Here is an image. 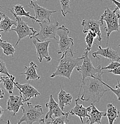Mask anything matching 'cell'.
Returning <instances> with one entry per match:
<instances>
[{
	"mask_svg": "<svg viewBox=\"0 0 120 124\" xmlns=\"http://www.w3.org/2000/svg\"><path fill=\"white\" fill-rule=\"evenodd\" d=\"M0 48L2 49L4 54L6 55L14 56V54L15 53L14 46H13L10 43L6 41H0Z\"/></svg>",
	"mask_w": 120,
	"mask_h": 124,
	"instance_id": "cb8c5ba5",
	"label": "cell"
},
{
	"mask_svg": "<svg viewBox=\"0 0 120 124\" xmlns=\"http://www.w3.org/2000/svg\"><path fill=\"white\" fill-rule=\"evenodd\" d=\"M29 7L34 10L35 11V17L36 20L41 22L43 20H47L49 22H51L50 20V17L54 13H56L59 11L60 10H50L48 9H46L45 8L42 7L38 4L37 2H34L33 1H31L29 4Z\"/></svg>",
	"mask_w": 120,
	"mask_h": 124,
	"instance_id": "9c48e42d",
	"label": "cell"
},
{
	"mask_svg": "<svg viewBox=\"0 0 120 124\" xmlns=\"http://www.w3.org/2000/svg\"><path fill=\"white\" fill-rule=\"evenodd\" d=\"M41 28V30L35 35L29 37L30 39L35 38L38 41H45L47 39H54L58 41L56 38V31L58 28L59 23H51L47 20H43L38 23Z\"/></svg>",
	"mask_w": 120,
	"mask_h": 124,
	"instance_id": "5b68a950",
	"label": "cell"
},
{
	"mask_svg": "<svg viewBox=\"0 0 120 124\" xmlns=\"http://www.w3.org/2000/svg\"><path fill=\"white\" fill-rule=\"evenodd\" d=\"M2 76L0 74V84L2 82Z\"/></svg>",
	"mask_w": 120,
	"mask_h": 124,
	"instance_id": "74e56055",
	"label": "cell"
},
{
	"mask_svg": "<svg viewBox=\"0 0 120 124\" xmlns=\"http://www.w3.org/2000/svg\"><path fill=\"white\" fill-rule=\"evenodd\" d=\"M97 34L95 32H91V31H89L87 32V35L85 37V42L86 43V48L85 49V51H88L89 52L92 48L93 44L94 42V39H97Z\"/></svg>",
	"mask_w": 120,
	"mask_h": 124,
	"instance_id": "d4e9b609",
	"label": "cell"
},
{
	"mask_svg": "<svg viewBox=\"0 0 120 124\" xmlns=\"http://www.w3.org/2000/svg\"><path fill=\"white\" fill-rule=\"evenodd\" d=\"M61 10V11L62 15L64 17L66 16L67 14L70 13V0H60Z\"/></svg>",
	"mask_w": 120,
	"mask_h": 124,
	"instance_id": "4316f807",
	"label": "cell"
},
{
	"mask_svg": "<svg viewBox=\"0 0 120 124\" xmlns=\"http://www.w3.org/2000/svg\"><path fill=\"white\" fill-rule=\"evenodd\" d=\"M9 11L13 15L14 17L16 19L17 26L14 28L10 29V31H14L17 33L18 36L17 41L15 45V47L19 44L20 41L25 37L29 36V37L35 35L36 33H38V31L35 30L33 28L30 27L28 26V23L25 22L24 20H22L20 16H18L14 13L12 9H8Z\"/></svg>",
	"mask_w": 120,
	"mask_h": 124,
	"instance_id": "8992f818",
	"label": "cell"
},
{
	"mask_svg": "<svg viewBox=\"0 0 120 124\" xmlns=\"http://www.w3.org/2000/svg\"><path fill=\"white\" fill-rule=\"evenodd\" d=\"M88 51H85L83 60L82 64L80 66L77 67V70L81 73L82 76V82L87 77H95L102 70H101V66H98L96 68L93 66L91 60L89 57Z\"/></svg>",
	"mask_w": 120,
	"mask_h": 124,
	"instance_id": "52a82bcc",
	"label": "cell"
},
{
	"mask_svg": "<svg viewBox=\"0 0 120 124\" xmlns=\"http://www.w3.org/2000/svg\"><path fill=\"white\" fill-rule=\"evenodd\" d=\"M68 114H69V112H67V114L64 115L58 116V117H55V118H53V117H52L51 118V121L45 122V124H67L69 123L70 121L68 119Z\"/></svg>",
	"mask_w": 120,
	"mask_h": 124,
	"instance_id": "484cf974",
	"label": "cell"
},
{
	"mask_svg": "<svg viewBox=\"0 0 120 124\" xmlns=\"http://www.w3.org/2000/svg\"><path fill=\"white\" fill-rule=\"evenodd\" d=\"M103 22L104 21L102 20H96L92 18L90 19H84L82 22V25L83 26V32L84 33H87L89 31L95 32L98 36L96 39L100 42L102 41L100 26L103 25Z\"/></svg>",
	"mask_w": 120,
	"mask_h": 124,
	"instance_id": "30bf717a",
	"label": "cell"
},
{
	"mask_svg": "<svg viewBox=\"0 0 120 124\" xmlns=\"http://www.w3.org/2000/svg\"><path fill=\"white\" fill-rule=\"evenodd\" d=\"M4 91L0 88V97H4Z\"/></svg>",
	"mask_w": 120,
	"mask_h": 124,
	"instance_id": "836d02e7",
	"label": "cell"
},
{
	"mask_svg": "<svg viewBox=\"0 0 120 124\" xmlns=\"http://www.w3.org/2000/svg\"><path fill=\"white\" fill-rule=\"evenodd\" d=\"M24 102L25 101L20 95H10L7 101L6 110L13 112L12 116H14L19 109L24 105Z\"/></svg>",
	"mask_w": 120,
	"mask_h": 124,
	"instance_id": "9a60e30c",
	"label": "cell"
},
{
	"mask_svg": "<svg viewBox=\"0 0 120 124\" xmlns=\"http://www.w3.org/2000/svg\"><path fill=\"white\" fill-rule=\"evenodd\" d=\"M118 46H120V44L119 45H118Z\"/></svg>",
	"mask_w": 120,
	"mask_h": 124,
	"instance_id": "ab89813d",
	"label": "cell"
},
{
	"mask_svg": "<svg viewBox=\"0 0 120 124\" xmlns=\"http://www.w3.org/2000/svg\"><path fill=\"white\" fill-rule=\"evenodd\" d=\"M13 10L14 11V13L17 16H25L29 18V19H32L33 21L36 22L38 23L40 22L39 20L36 19V18L35 17L32 16L30 15V12L26 11V10H24V7H23L21 5H15L13 7Z\"/></svg>",
	"mask_w": 120,
	"mask_h": 124,
	"instance_id": "7402d4cb",
	"label": "cell"
},
{
	"mask_svg": "<svg viewBox=\"0 0 120 124\" xmlns=\"http://www.w3.org/2000/svg\"><path fill=\"white\" fill-rule=\"evenodd\" d=\"M21 108L23 110V116L18 121V124L24 122L28 124L39 122L41 119V116L43 114L42 106L39 104L34 105L30 102H28L26 105H23Z\"/></svg>",
	"mask_w": 120,
	"mask_h": 124,
	"instance_id": "277c9868",
	"label": "cell"
},
{
	"mask_svg": "<svg viewBox=\"0 0 120 124\" xmlns=\"http://www.w3.org/2000/svg\"><path fill=\"white\" fill-rule=\"evenodd\" d=\"M3 32V31H2V29H0V41H3V40L2 39V38H1V32Z\"/></svg>",
	"mask_w": 120,
	"mask_h": 124,
	"instance_id": "8d00e7d4",
	"label": "cell"
},
{
	"mask_svg": "<svg viewBox=\"0 0 120 124\" xmlns=\"http://www.w3.org/2000/svg\"><path fill=\"white\" fill-rule=\"evenodd\" d=\"M79 98H77L75 100L76 105L73 108L70 110L69 113H70L73 116H77L80 119L82 123L83 124V117H89L88 113L91 110L92 106L88 107V108H85L82 104H79L78 103V101Z\"/></svg>",
	"mask_w": 120,
	"mask_h": 124,
	"instance_id": "e0dca14e",
	"label": "cell"
},
{
	"mask_svg": "<svg viewBox=\"0 0 120 124\" xmlns=\"http://www.w3.org/2000/svg\"><path fill=\"white\" fill-rule=\"evenodd\" d=\"M110 1L111 2H113L116 5V7H118V10L120 11V2L119 1H117V0H110Z\"/></svg>",
	"mask_w": 120,
	"mask_h": 124,
	"instance_id": "1f68e13d",
	"label": "cell"
},
{
	"mask_svg": "<svg viewBox=\"0 0 120 124\" xmlns=\"http://www.w3.org/2000/svg\"><path fill=\"white\" fill-rule=\"evenodd\" d=\"M15 77L13 76V77L10 78L8 76L7 77H2V82H3L4 87L8 92L10 94H12L13 93L14 86V85Z\"/></svg>",
	"mask_w": 120,
	"mask_h": 124,
	"instance_id": "603a6c76",
	"label": "cell"
},
{
	"mask_svg": "<svg viewBox=\"0 0 120 124\" xmlns=\"http://www.w3.org/2000/svg\"><path fill=\"white\" fill-rule=\"evenodd\" d=\"M104 72L102 71L95 77H87L82 82L80 89L78 97L80 95L81 91L83 88V94L80 97V101H90L92 103H99L104 94L108 90L104 88L102 81V75Z\"/></svg>",
	"mask_w": 120,
	"mask_h": 124,
	"instance_id": "6da1fadb",
	"label": "cell"
},
{
	"mask_svg": "<svg viewBox=\"0 0 120 124\" xmlns=\"http://www.w3.org/2000/svg\"><path fill=\"white\" fill-rule=\"evenodd\" d=\"M14 85L19 89L20 95L26 101L30 100L32 98H36L40 95L38 90L29 83L21 84L18 82H14Z\"/></svg>",
	"mask_w": 120,
	"mask_h": 124,
	"instance_id": "8fae6325",
	"label": "cell"
},
{
	"mask_svg": "<svg viewBox=\"0 0 120 124\" xmlns=\"http://www.w3.org/2000/svg\"><path fill=\"white\" fill-rule=\"evenodd\" d=\"M106 116L109 124H113L116 119L119 116V112L111 103H108L106 106Z\"/></svg>",
	"mask_w": 120,
	"mask_h": 124,
	"instance_id": "ffe728a7",
	"label": "cell"
},
{
	"mask_svg": "<svg viewBox=\"0 0 120 124\" xmlns=\"http://www.w3.org/2000/svg\"><path fill=\"white\" fill-rule=\"evenodd\" d=\"M83 60V55L79 58L74 57V53L72 50L63 54L61 57L58 60L59 64L56 70L51 75V78L61 77L70 79L73 70L76 67L81 66Z\"/></svg>",
	"mask_w": 120,
	"mask_h": 124,
	"instance_id": "7a4b0ae2",
	"label": "cell"
},
{
	"mask_svg": "<svg viewBox=\"0 0 120 124\" xmlns=\"http://www.w3.org/2000/svg\"><path fill=\"white\" fill-rule=\"evenodd\" d=\"M35 1H36V0H35Z\"/></svg>",
	"mask_w": 120,
	"mask_h": 124,
	"instance_id": "60d3db41",
	"label": "cell"
},
{
	"mask_svg": "<svg viewBox=\"0 0 120 124\" xmlns=\"http://www.w3.org/2000/svg\"><path fill=\"white\" fill-rule=\"evenodd\" d=\"M102 83L104 84V85H105V86H106L107 87L109 88V90H110L111 91H112V92L114 93V94H115L116 95H117V99H118V100L120 101V88L117 87V88H116L115 89H114V88H112L111 86H109V85L105 83V82H104L103 81H102Z\"/></svg>",
	"mask_w": 120,
	"mask_h": 124,
	"instance_id": "f546056e",
	"label": "cell"
},
{
	"mask_svg": "<svg viewBox=\"0 0 120 124\" xmlns=\"http://www.w3.org/2000/svg\"><path fill=\"white\" fill-rule=\"evenodd\" d=\"M45 106L48 108L49 110L46 113V115L43 118L44 120L51 119L52 117V115L55 116V117H58V116L67 114V113H65L63 112V110H61L59 104L54 100L52 95L49 96V102L45 104Z\"/></svg>",
	"mask_w": 120,
	"mask_h": 124,
	"instance_id": "5bb4252c",
	"label": "cell"
},
{
	"mask_svg": "<svg viewBox=\"0 0 120 124\" xmlns=\"http://www.w3.org/2000/svg\"><path fill=\"white\" fill-rule=\"evenodd\" d=\"M109 72L113 73L114 75H120V66L117 68H115L113 69H109Z\"/></svg>",
	"mask_w": 120,
	"mask_h": 124,
	"instance_id": "4dcf8cb0",
	"label": "cell"
},
{
	"mask_svg": "<svg viewBox=\"0 0 120 124\" xmlns=\"http://www.w3.org/2000/svg\"><path fill=\"white\" fill-rule=\"evenodd\" d=\"M118 81V84L116 85L115 87H116V88L118 87V88H120V82L119 81H118H118Z\"/></svg>",
	"mask_w": 120,
	"mask_h": 124,
	"instance_id": "d590c367",
	"label": "cell"
},
{
	"mask_svg": "<svg viewBox=\"0 0 120 124\" xmlns=\"http://www.w3.org/2000/svg\"><path fill=\"white\" fill-rule=\"evenodd\" d=\"M120 66V63L118 62L117 61H112L108 64V66L105 67H102L101 66V70H106V69H115V68H117L118 67Z\"/></svg>",
	"mask_w": 120,
	"mask_h": 124,
	"instance_id": "f1b7e54d",
	"label": "cell"
},
{
	"mask_svg": "<svg viewBox=\"0 0 120 124\" xmlns=\"http://www.w3.org/2000/svg\"><path fill=\"white\" fill-rule=\"evenodd\" d=\"M24 68L26 71L24 72H21L20 74L24 75L26 76V81H30V80L37 81L41 78V77L38 75L36 72V70L38 68V65L33 62H30V66H24Z\"/></svg>",
	"mask_w": 120,
	"mask_h": 124,
	"instance_id": "ac0fdd59",
	"label": "cell"
},
{
	"mask_svg": "<svg viewBox=\"0 0 120 124\" xmlns=\"http://www.w3.org/2000/svg\"><path fill=\"white\" fill-rule=\"evenodd\" d=\"M6 14L5 13H2V14H0V22L1 21V20L2 19V18H3L4 16Z\"/></svg>",
	"mask_w": 120,
	"mask_h": 124,
	"instance_id": "e575fe53",
	"label": "cell"
},
{
	"mask_svg": "<svg viewBox=\"0 0 120 124\" xmlns=\"http://www.w3.org/2000/svg\"><path fill=\"white\" fill-rule=\"evenodd\" d=\"M4 97H0V100H1V99H3ZM5 110L3 109L2 108H1V106H0V118H1V117L2 116V114H3Z\"/></svg>",
	"mask_w": 120,
	"mask_h": 124,
	"instance_id": "d6a6232c",
	"label": "cell"
},
{
	"mask_svg": "<svg viewBox=\"0 0 120 124\" xmlns=\"http://www.w3.org/2000/svg\"><path fill=\"white\" fill-rule=\"evenodd\" d=\"M0 73L6 75L8 76L10 78L13 77V75H11L8 73V70L7 69L6 64H5L3 60H1V59H0Z\"/></svg>",
	"mask_w": 120,
	"mask_h": 124,
	"instance_id": "83f0119b",
	"label": "cell"
},
{
	"mask_svg": "<svg viewBox=\"0 0 120 124\" xmlns=\"http://www.w3.org/2000/svg\"><path fill=\"white\" fill-rule=\"evenodd\" d=\"M2 7H2V6H0V9H1V8H2ZM2 13H1V12H0V14H2Z\"/></svg>",
	"mask_w": 120,
	"mask_h": 124,
	"instance_id": "f35d334b",
	"label": "cell"
},
{
	"mask_svg": "<svg viewBox=\"0 0 120 124\" xmlns=\"http://www.w3.org/2000/svg\"><path fill=\"white\" fill-rule=\"evenodd\" d=\"M97 46L98 50L92 53V56L94 58H98V55H101L103 57L109 59L110 60H111V62L120 61V56L117 51L113 50L110 46H108L107 48H104L100 46Z\"/></svg>",
	"mask_w": 120,
	"mask_h": 124,
	"instance_id": "4fadbf2b",
	"label": "cell"
},
{
	"mask_svg": "<svg viewBox=\"0 0 120 124\" xmlns=\"http://www.w3.org/2000/svg\"><path fill=\"white\" fill-rule=\"evenodd\" d=\"M59 100V106L61 110H64L65 106H70L73 97L70 93L65 92L60 85V92L58 95Z\"/></svg>",
	"mask_w": 120,
	"mask_h": 124,
	"instance_id": "d6986e66",
	"label": "cell"
},
{
	"mask_svg": "<svg viewBox=\"0 0 120 124\" xmlns=\"http://www.w3.org/2000/svg\"><path fill=\"white\" fill-rule=\"evenodd\" d=\"M13 25L17 26L16 20H11L10 17L7 16L6 15L4 16L3 18L0 22V29H2L4 32H8L11 29Z\"/></svg>",
	"mask_w": 120,
	"mask_h": 124,
	"instance_id": "44dd1931",
	"label": "cell"
},
{
	"mask_svg": "<svg viewBox=\"0 0 120 124\" xmlns=\"http://www.w3.org/2000/svg\"><path fill=\"white\" fill-rule=\"evenodd\" d=\"M118 8L117 7H116L113 11L108 7L100 16V20L105 21L106 23V26L104 28V31L106 32L107 45L108 44L111 33L114 31H120L119 19H120V11L118 12Z\"/></svg>",
	"mask_w": 120,
	"mask_h": 124,
	"instance_id": "3957f363",
	"label": "cell"
},
{
	"mask_svg": "<svg viewBox=\"0 0 120 124\" xmlns=\"http://www.w3.org/2000/svg\"><path fill=\"white\" fill-rule=\"evenodd\" d=\"M51 41H38L35 39L33 41V44L35 46L36 49L37 54L38 55V59L39 62H42L43 59H46L47 62H50L51 60V57L48 53V47Z\"/></svg>",
	"mask_w": 120,
	"mask_h": 124,
	"instance_id": "7c38bea8",
	"label": "cell"
},
{
	"mask_svg": "<svg viewBox=\"0 0 120 124\" xmlns=\"http://www.w3.org/2000/svg\"><path fill=\"white\" fill-rule=\"evenodd\" d=\"M69 30L65 25L58 27L56 31V34L58 35L60 39L58 41V49L57 53L63 54L67 51L71 50L72 46H74V41L72 38L68 37Z\"/></svg>",
	"mask_w": 120,
	"mask_h": 124,
	"instance_id": "ba28073f",
	"label": "cell"
},
{
	"mask_svg": "<svg viewBox=\"0 0 120 124\" xmlns=\"http://www.w3.org/2000/svg\"><path fill=\"white\" fill-rule=\"evenodd\" d=\"M91 110L88 113L89 117L88 119L86 121V123L89 124H101V119L103 116H106V112H101L99 111L96 106H95V103H91Z\"/></svg>",
	"mask_w": 120,
	"mask_h": 124,
	"instance_id": "2e32d148",
	"label": "cell"
}]
</instances>
